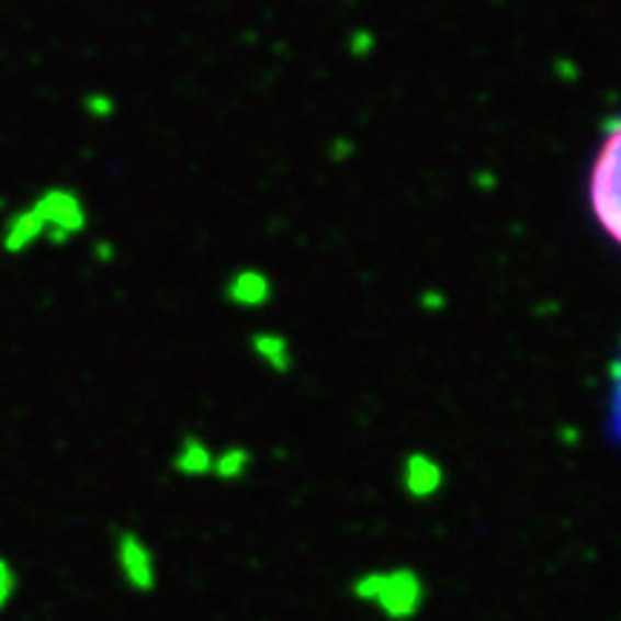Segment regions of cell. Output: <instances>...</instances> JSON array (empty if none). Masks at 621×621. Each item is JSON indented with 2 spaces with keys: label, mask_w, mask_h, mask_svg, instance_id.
Here are the masks:
<instances>
[{
  "label": "cell",
  "mask_w": 621,
  "mask_h": 621,
  "mask_svg": "<svg viewBox=\"0 0 621 621\" xmlns=\"http://www.w3.org/2000/svg\"><path fill=\"white\" fill-rule=\"evenodd\" d=\"M118 561H122L124 576L133 587H142V590L150 587L153 578H156L153 576V555L142 541L133 539V535H124L122 546H118Z\"/></svg>",
  "instance_id": "cell-5"
},
{
  "label": "cell",
  "mask_w": 621,
  "mask_h": 621,
  "mask_svg": "<svg viewBox=\"0 0 621 621\" xmlns=\"http://www.w3.org/2000/svg\"><path fill=\"white\" fill-rule=\"evenodd\" d=\"M30 207L41 216L46 228V239L49 245H67L72 242L78 234L87 228V207L83 199L78 196V190L64 188V184H53L44 188L38 196L32 199Z\"/></svg>",
  "instance_id": "cell-3"
},
{
  "label": "cell",
  "mask_w": 621,
  "mask_h": 621,
  "mask_svg": "<svg viewBox=\"0 0 621 621\" xmlns=\"http://www.w3.org/2000/svg\"><path fill=\"white\" fill-rule=\"evenodd\" d=\"M46 239V228L41 216L32 211L30 205L18 207L3 219V228H0V250L7 257H23L30 253L32 248H38Z\"/></svg>",
  "instance_id": "cell-4"
},
{
  "label": "cell",
  "mask_w": 621,
  "mask_h": 621,
  "mask_svg": "<svg viewBox=\"0 0 621 621\" xmlns=\"http://www.w3.org/2000/svg\"><path fill=\"white\" fill-rule=\"evenodd\" d=\"M354 596L363 605L377 607L380 613L394 621H409L424 605V582L409 569H392V573H365L354 584Z\"/></svg>",
  "instance_id": "cell-1"
},
{
  "label": "cell",
  "mask_w": 621,
  "mask_h": 621,
  "mask_svg": "<svg viewBox=\"0 0 621 621\" xmlns=\"http://www.w3.org/2000/svg\"><path fill=\"white\" fill-rule=\"evenodd\" d=\"M590 207L605 234L621 245V124L607 136L592 165Z\"/></svg>",
  "instance_id": "cell-2"
}]
</instances>
